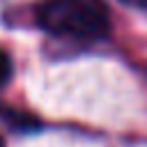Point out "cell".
Segmentation results:
<instances>
[{
	"label": "cell",
	"mask_w": 147,
	"mask_h": 147,
	"mask_svg": "<svg viewBox=\"0 0 147 147\" xmlns=\"http://www.w3.org/2000/svg\"><path fill=\"white\" fill-rule=\"evenodd\" d=\"M0 119H2V122H7L9 126L18 129V131L32 129V126L37 124V119H34V117L23 115V113H18V110H11V108H7V106H2V103H0Z\"/></svg>",
	"instance_id": "obj_2"
},
{
	"label": "cell",
	"mask_w": 147,
	"mask_h": 147,
	"mask_svg": "<svg viewBox=\"0 0 147 147\" xmlns=\"http://www.w3.org/2000/svg\"><path fill=\"white\" fill-rule=\"evenodd\" d=\"M34 21L48 34L71 41H96L110 30L101 0H44L34 9Z\"/></svg>",
	"instance_id": "obj_1"
},
{
	"label": "cell",
	"mask_w": 147,
	"mask_h": 147,
	"mask_svg": "<svg viewBox=\"0 0 147 147\" xmlns=\"http://www.w3.org/2000/svg\"><path fill=\"white\" fill-rule=\"evenodd\" d=\"M11 71H14V67H11V57L0 48V85H5V83H9V78H11Z\"/></svg>",
	"instance_id": "obj_3"
},
{
	"label": "cell",
	"mask_w": 147,
	"mask_h": 147,
	"mask_svg": "<svg viewBox=\"0 0 147 147\" xmlns=\"http://www.w3.org/2000/svg\"><path fill=\"white\" fill-rule=\"evenodd\" d=\"M0 147H5V142H2V138H0Z\"/></svg>",
	"instance_id": "obj_5"
},
{
	"label": "cell",
	"mask_w": 147,
	"mask_h": 147,
	"mask_svg": "<svg viewBox=\"0 0 147 147\" xmlns=\"http://www.w3.org/2000/svg\"><path fill=\"white\" fill-rule=\"evenodd\" d=\"M124 5H131V7H138V9H145L147 11V0H119Z\"/></svg>",
	"instance_id": "obj_4"
}]
</instances>
